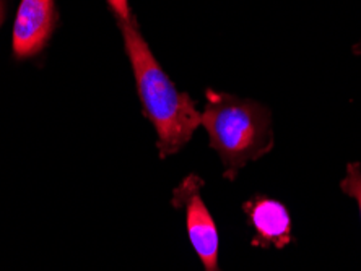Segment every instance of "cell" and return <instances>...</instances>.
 <instances>
[{
    "label": "cell",
    "instance_id": "6da1fadb",
    "mask_svg": "<svg viewBox=\"0 0 361 271\" xmlns=\"http://www.w3.org/2000/svg\"><path fill=\"white\" fill-rule=\"evenodd\" d=\"M126 52L134 70L143 114L157 132V146L161 158L183 150L202 125V114L189 94L180 93L164 73L143 39L135 20L119 21Z\"/></svg>",
    "mask_w": 361,
    "mask_h": 271
},
{
    "label": "cell",
    "instance_id": "52a82bcc",
    "mask_svg": "<svg viewBox=\"0 0 361 271\" xmlns=\"http://www.w3.org/2000/svg\"><path fill=\"white\" fill-rule=\"evenodd\" d=\"M108 4L119 21H127L132 18L129 0H108Z\"/></svg>",
    "mask_w": 361,
    "mask_h": 271
},
{
    "label": "cell",
    "instance_id": "3957f363",
    "mask_svg": "<svg viewBox=\"0 0 361 271\" xmlns=\"http://www.w3.org/2000/svg\"><path fill=\"white\" fill-rule=\"evenodd\" d=\"M202 180L189 175L174 192V205L185 208V225L195 253L204 263L205 271H220L219 267V234L209 208L200 198Z\"/></svg>",
    "mask_w": 361,
    "mask_h": 271
},
{
    "label": "cell",
    "instance_id": "5b68a950",
    "mask_svg": "<svg viewBox=\"0 0 361 271\" xmlns=\"http://www.w3.org/2000/svg\"><path fill=\"white\" fill-rule=\"evenodd\" d=\"M244 211L256 231L254 246H274L283 248L291 239V218L283 203L267 198V196H254L246 201Z\"/></svg>",
    "mask_w": 361,
    "mask_h": 271
},
{
    "label": "cell",
    "instance_id": "277c9868",
    "mask_svg": "<svg viewBox=\"0 0 361 271\" xmlns=\"http://www.w3.org/2000/svg\"><path fill=\"white\" fill-rule=\"evenodd\" d=\"M54 23V0H21L13 26L15 57L39 54L51 38Z\"/></svg>",
    "mask_w": 361,
    "mask_h": 271
},
{
    "label": "cell",
    "instance_id": "8992f818",
    "mask_svg": "<svg viewBox=\"0 0 361 271\" xmlns=\"http://www.w3.org/2000/svg\"><path fill=\"white\" fill-rule=\"evenodd\" d=\"M341 187L348 196L357 200L361 216V166L358 163H350L347 166V175L341 182Z\"/></svg>",
    "mask_w": 361,
    "mask_h": 271
},
{
    "label": "cell",
    "instance_id": "7a4b0ae2",
    "mask_svg": "<svg viewBox=\"0 0 361 271\" xmlns=\"http://www.w3.org/2000/svg\"><path fill=\"white\" fill-rule=\"evenodd\" d=\"M202 125L210 137L212 150L219 153L225 175L233 179L247 163L274 148L270 111L261 103L207 89Z\"/></svg>",
    "mask_w": 361,
    "mask_h": 271
},
{
    "label": "cell",
    "instance_id": "ba28073f",
    "mask_svg": "<svg viewBox=\"0 0 361 271\" xmlns=\"http://www.w3.org/2000/svg\"><path fill=\"white\" fill-rule=\"evenodd\" d=\"M4 18H5V2L4 0H0V25H2Z\"/></svg>",
    "mask_w": 361,
    "mask_h": 271
}]
</instances>
